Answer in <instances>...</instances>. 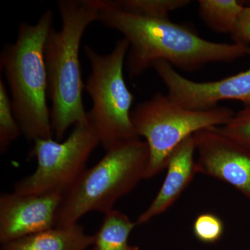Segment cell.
<instances>
[{
    "instance_id": "4fadbf2b",
    "label": "cell",
    "mask_w": 250,
    "mask_h": 250,
    "mask_svg": "<svg viewBox=\"0 0 250 250\" xmlns=\"http://www.w3.org/2000/svg\"><path fill=\"white\" fill-rule=\"evenodd\" d=\"M136 223L121 211L112 210L104 214L103 223L94 235L92 250H140L129 245V236Z\"/></svg>"
},
{
    "instance_id": "9c48e42d",
    "label": "cell",
    "mask_w": 250,
    "mask_h": 250,
    "mask_svg": "<svg viewBox=\"0 0 250 250\" xmlns=\"http://www.w3.org/2000/svg\"><path fill=\"white\" fill-rule=\"evenodd\" d=\"M197 173L231 185L250 200V148L229 139L215 127L193 134Z\"/></svg>"
},
{
    "instance_id": "30bf717a",
    "label": "cell",
    "mask_w": 250,
    "mask_h": 250,
    "mask_svg": "<svg viewBox=\"0 0 250 250\" xmlns=\"http://www.w3.org/2000/svg\"><path fill=\"white\" fill-rule=\"evenodd\" d=\"M62 198L60 193L2 194L0 196L1 244L54 228Z\"/></svg>"
},
{
    "instance_id": "e0dca14e",
    "label": "cell",
    "mask_w": 250,
    "mask_h": 250,
    "mask_svg": "<svg viewBox=\"0 0 250 250\" xmlns=\"http://www.w3.org/2000/svg\"><path fill=\"white\" fill-rule=\"evenodd\" d=\"M192 231L199 241L206 244H213L221 239L225 232V226L218 215L204 213L195 218Z\"/></svg>"
},
{
    "instance_id": "9a60e30c",
    "label": "cell",
    "mask_w": 250,
    "mask_h": 250,
    "mask_svg": "<svg viewBox=\"0 0 250 250\" xmlns=\"http://www.w3.org/2000/svg\"><path fill=\"white\" fill-rule=\"evenodd\" d=\"M118 9L154 19H168L172 11L182 9L190 4V0H111Z\"/></svg>"
},
{
    "instance_id": "8fae6325",
    "label": "cell",
    "mask_w": 250,
    "mask_h": 250,
    "mask_svg": "<svg viewBox=\"0 0 250 250\" xmlns=\"http://www.w3.org/2000/svg\"><path fill=\"white\" fill-rule=\"evenodd\" d=\"M196 153L193 135L184 140L169 158L167 173L160 190L147 209L139 215L136 225L149 223L162 214L177 201L197 173Z\"/></svg>"
},
{
    "instance_id": "277c9868",
    "label": "cell",
    "mask_w": 250,
    "mask_h": 250,
    "mask_svg": "<svg viewBox=\"0 0 250 250\" xmlns=\"http://www.w3.org/2000/svg\"><path fill=\"white\" fill-rule=\"evenodd\" d=\"M148 161L147 143L140 138L120 143L106 151L104 156L87 168L62 195L54 228L75 225L90 212L106 214L114 209L117 201L145 179Z\"/></svg>"
},
{
    "instance_id": "ac0fdd59",
    "label": "cell",
    "mask_w": 250,
    "mask_h": 250,
    "mask_svg": "<svg viewBox=\"0 0 250 250\" xmlns=\"http://www.w3.org/2000/svg\"><path fill=\"white\" fill-rule=\"evenodd\" d=\"M215 128L229 139L250 148V105L235 113L227 124Z\"/></svg>"
},
{
    "instance_id": "d6986e66",
    "label": "cell",
    "mask_w": 250,
    "mask_h": 250,
    "mask_svg": "<svg viewBox=\"0 0 250 250\" xmlns=\"http://www.w3.org/2000/svg\"><path fill=\"white\" fill-rule=\"evenodd\" d=\"M231 39L233 42L250 45V5L245 8Z\"/></svg>"
},
{
    "instance_id": "8992f818",
    "label": "cell",
    "mask_w": 250,
    "mask_h": 250,
    "mask_svg": "<svg viewBox=\"0 0 250 250\" xmlns=\"http://www.w3.org/2000/svg\"><path fill=\"white\" fill-rule=\"evenodd\" d=\"M234 114L233 109L225 106L206 111L187 109L161 92L138 104L131 111V120L136 135L144 138L149 149L145 179L166 169L171 154L184 140L200 130L227 124Z\"/></svg>"
},
{
    "instance_id": "5b68a950",
    "label": "cell",
    "mask_w": 250,
    "mask_h": 250,
    "mask_svg": "<svg viewBox=\"0 0 250 250\" xmlns=\"http://www.w3.org/2000/svg\"><path fill=\"white\" fill-rule=\"evenodd\" d=\"M129 47V42L123 38L108 54L98 53L88 45L83 48L91 69L84 85L92 101L88 121L105 151L139 138L131 120L134 96L124 77Z\"/></svg>"
},
{
    "instance_id": "3957f363",
    "label": "cell",
    "mask_w": 250,
    "mask_h": 250,
    "mask_svg": "<svg viewBox=\"0 0 250 250\" xmlns=\"http://www.w3.org/2000/svg\"><path fill=\"white\" fill-rule=\"evenodd\" d=\"M53 22V12L47 9L36 24H20L16 42L5 45L0 57L15 116L23 136L33 142L54 139L44 54Z\"/></svg>"
},
{
    "instance_id": "7c38bea8",
    "label": "cell",
    "mask_w": 250,
    "mask_h": 250,
    "mask_svg": "<svg viewBox=\"0 0 250 250\" xmlns=\"http://www.w3.org/2000/svg\"><path fill=\"white\" fill-rule=\"evenodd\" d=\"M95 236L87 234L80 224L53 228L1 245L0 250H86Z\"/></svg>"
},
{
    "instance_id": "ba28073f",
    "label": "cell",
    "mask_w": 250,
    "mask_h": 250,
    "mask_svg": "<svg viewBox=\"0 0 250 250\" xmlns=\"http://www.w3.org/2000/svg\"><path fill=\"white\" fill-rule=\"evenodd\" d=\"M152 67L166 85L169 98L187 109H212L225 100L250 105V67L223 80L204 82L186 78L165 62H156Z\"/></svg>"
},
{
    "instance_id": "5bb4252c",
    "label": "cell",
    "mask_w": 250,
    "mask_h": 250,
    "mask_svg": "<svg viewBox=\"0 0 250 250\" xmlns=\"http://www.w3.org/2000/svg\"><path fill=\"white\" fill-rule=\"evenodd\" d=\"M199 16L209 29L232 35L246 5L237 0H199Z\"/></svg>"
},
{
    "instance_id": "2e32d148",
    "label": "cell",
    "mask_w": 250,
    "mask_h": 250,
    "mask_svg": "<svg viewBox=\"0 0 250 250\" xmlns=\"http://www.w3.org/2000/svg\"><path fill=\"white\" fill-rule=\"evenodd\" d=\"M22 134L16 116L9 89L0 80V150L4 153Z\"/></svg>"
},
{
    "instance_id": "52a82bcc",
    "label": "cell",
    "mask_w": 250,
    "mask_h": 250,
    "mask_svg": "<svg viewBox=\"0 0 250 250\" xmlns=\"http://www.w3.org/2000/svg\"><path fill=\"white\" fill-rule=\"evenodd\" d=\"M100 140L89 123L74 126L64 141L36 139L30 155L37 160L35 171L14 184L22 195L66 193L86 170L87 163Z\"/></svg>"
},
{
    "instance_id": "6da1fadb",
    "label": "cell",
    "mask_w": 250,
    "mask_h": 250,
    "mask_svg": "<svg viewBox=\"0 0 250 250\" xmlns=\"http://www.w3.org/2000/svg\"><path fill=\"white\" fill-rule=\"evenodd\" d=\"M98 22L121 33L129 42L125 67L131 79L158 62L185 72L213 62H230L250 57V45L205 40L188 26L168 19L136 16L118 9L111 0H97Z\"/></svg>"
},
{
    "instance_id": "7a4b0ae2",
    "label": "cell",
    "mask_w": 250,
    "mask_h": 250,
    "mask_svg": "<svg viewBox=\"0 0 250 250\" xmlns=\"http://www.w3.org/2000/svg\"><path fill=\"white\" fill-rule=\"evenodd\" d=\"M57 4L62 28H51L44 54L54 139L62 141L70 126L88 122L80 50L85 31L98 21L99 9L97 0H59Z\"/></svg>"
}]
</instances>
